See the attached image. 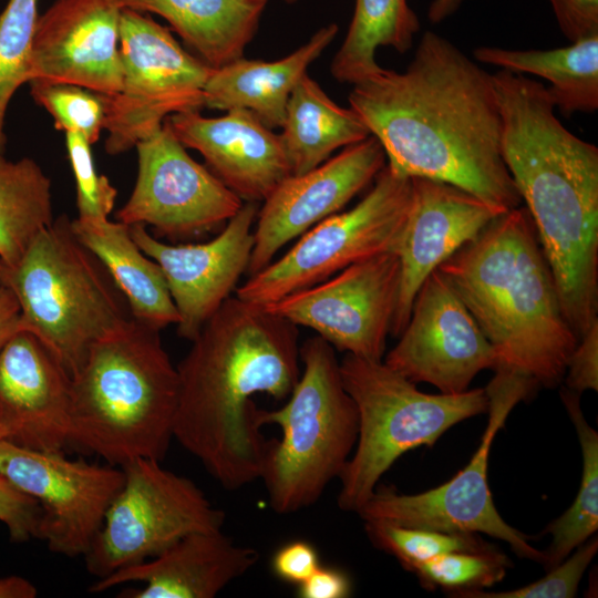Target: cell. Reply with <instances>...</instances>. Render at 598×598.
<instances>
[{"instance_id":"obj_21","label":"cell","mask_w":598,"mask_h":598,"mask_svg":"<svg viewBox=\"0 0 598 598\" xmlns=\"http://www.w3.org/2000/svg\"><path fill=\"white\" fill-rule=\"evenodd\" d=\"M70 383L63 365L28 330L0 350V424L20 446L62 452L70 444Z\"/></svg>"},{"instance_id":"obj_22","label":"cell","mask_w":598,"mask_h":598,"mask_svg":"<svg viewBox=\"0 0 598 598\" xmlns=\"http://www.w3.org/2000/svg\"><path fill=\"white\" fill-rule=\"evenodd\" d=\"M166 123L244 202H264L291 175L280 136L248 110H229L218 117L190 110L171 115Z\"/></svg>"},{"instance_id":"obj_32","label":"cell","mask_w":598,"mask_h":598,"mask_svg":"<svg viewBox=\"0 0 598 598\" xmlns=\"http://www.w3.org/2000/svg\"><path fill=\"white\" fill-rule=\"evenodd\" d=\"M38 0H9L0 14V154L4 153L6 114L17 90L30 80Z\"/></svg>"},{"instance_id":"obj_5","label":"cell","mask_w":598,"mask_h":598,"mask_svg":"<svg viewBox=\"0 0 598 598\" xmlns=\"http://www.w3.org/2000/svg\"><path fill=\"white\" fill-rule=\"evenodd\" d=\"M159 331L133 319L90 348L71 377L70 444L114 466L164 458L179 382Z\"/></svg>"},{"instance_id":"obj_33","label":"cell","mask_w":598,"mask_h":598,"mask_svg":"<svg viewBox=\"0 0 598 598\" xmlns=\"http://www.w3.org/2000/svg\"><path fill=\"white\" fill-rule=\"evenodd\" d=\"M364 528L378 548L394 556L408 570L444 554L492 546L475 533H447L379 520L364 522Z\"/></svg>"},{"instance_id":"obj_16","label":"cell","mask_w":598,"mask_h":598,"mask_svg":"<svg viewBox=\"0 0 598 598\" xmlns=\"http://www.w3.org/2000/svg\"><path fill=\"white\" fill-rule=\"evenodd\" d=\"M383 362L415 384L457 394L470 389L477 373L494 370L498 360L466 306L435 269L421 285L409 321Z\"/></svg>"},{"instance_id":"obj_19","label":"cell","mask_w":598,"mask_h":598,"mask_svg":"<svg viewBox=\"0 0 598 598\" xmlns=\"http://www.w3.org/2000/svg\"><path fill=\"white\" fill-rule=\"evenodd\" d=\"M115 0H56L39 16L30 80L79 85L112 96L122 84Z\"/></svg>"},{"instance_id":"obj_39","label":"cell","mask_w":598,"mask_h":598,"mask_svg":"<svg viewBox=\"0 0 598 598\" xmlns=\"http://www.w3.org/2000/svg\"><path fill=\"white\" fill-rule=\"evenodd\" d=\"M566 388L580 394L598 390V320L579 338L567 363Z\"/></svg>"},{"instance_id":"obj_40","label":"cell","mask_w":598,"mask_h":598,"mask_svg":"<svg viewBox=\"0 0 598 598\" xmlns=\"http://www.w3.org/2000/svg\"><path fill=\"white\" fill-rule=\"evenodd\" d=\"M561 33L575 42L598 33V0H548Z\"/></svg>"},{"instance_id":"obj_48","label":"cell","mask_w":598,"mask_h":598,"mask_svg":"<svg viewBox=\"0 0 598 598\" xmlns=\"http://www.w3.org/2000/svg\"><path fill=\"white\" fill-rule=\"evenodd\" d=\"M283 1H286V2H288V3H293V2H297V1H299V0H283Z\"/></svg>"},{"instance_id":"obj_2","label":"cell","mask_w":598,"mask_h":598,"mask_svg":"<svg viewBox=\"0 0 598 598\" xmlns=\"http://www.w3.org/2000/svg\"><path fill=\"white\" fill-rule=\"evenodd\" d=\"M298 327L265 307L229 297L176 367L174 439L226 489L260 477L267 440L256 394L281 401L300 377Z\"/></svg>"},{"instance_id":"obj_24","label":"cell","mask_w":598,"mask_h":598,"mask_svg":"<svg viewBox=\"0 0 598 598\" xmlns=\"http://www.w3.org/2000/svg\"><path fill=\"white\" fill-rule=\"evenodd\" d=\"M338 30L336 23L320 28L305 44L279 60L241 56L214 69L204 87V106L226 112L248 110L268 127H281L291 92Z\"/></svg>"},{"instance_id":"obj_44","label":"cell","mask_w":598,"mask_h":598,"mask_svg":"<svg viewBox=\"0 0 598 598\" xmlns=\"http://www.w3.org/2000/svg\"><path fill=\"white\" fill-rule=\"evenodd\" d=\"M37 595L34 585L21 576L0 578V598H34Z\"/></svg>"},{"instance_id":"obj_1","label":"cell","mask_w":598,"mask_h":598,"mask_svg":"<svg viewBox=\"0 0 598 598\" xmlns=\"http://www.w3.org/2000/svg\"><path fill=\"white\" fill-rule=\"evenodd\" d=\"M352 86L350 107L393 173L455 185L504 210L520 206L492 74L448 39L426 31L404 71L381 68Z\"/></svg>"},{"instance_id":"obj_28","label":"cell","mask_w":598,"mask_h":598,"mask_svg":"<svg viewBox=\"0 0 598 598\" xmlns=\"http://www.w3.org/2000/svg\"><path fill=\"white\" fill-rule=\"evenodd\" d=\"M477 62L547 80L548 94L564 116L598 110V33L549 50L478 47Z\"/></svg>"},{"instance_id":"obj_29","label":"cell","mask_w":598,"mask_h":598,"mask_svg":"<svg viewBox=\"0 0 598 598\" xmlns=\"http://www.w3.org/2000/svg\"><path fill=\"white\" fill-rule=\"evenodd\" d=\"M421 23L408 0H355L347 35L331 63L332 76L355 84L378 72L379 47L409 51Z\"/></svg>"},{"instance_id":"obj_17","label":"cell","mask_w":598,"mask_h":598,"mask_svg":"<svg viewBox=\"0 0 598 598\" xmlns=\"http://www.w3.org/2000/svg\"><path fill=\"white\" fill-rule=\"evenodd\" d=\"M258 209L259 203L245 202L216 237L199 244H166L144 225H128L136 245L163 270L181 338L192 341L247 272Z\"/></svg>"},{"instance_id":"obj_47","label":"cell","mask_w":598,"mask_h":598,"mask_svg":"<svg viewBox=\"0 0 598 598\" xmlns=\"http://www.w3.org/2000/svg\"><path fill=\"white\" fill-rule=\"evenodd\" d=\"M7 437V433L3 429V426L0 424V440H3Z\"/></svg>"},{"instance_id":"obj_3","label":"cell","mask_w":598,"mask_h":598,"mask_svg":"<svg viewBox=\"0 0 598 598\" xmlns=\"http://www.w3.org/2000/svg\"><path fill=\"white\" fill-rule=\"evenodd\" d=\"M492 78L502 156L579 340L598 320V147L564 126L540 82L507 70Z\"/></svg>"},{"instance_id":"obj_46","label":"cell","mask_w":598,"mask_h":598,"mask_svg":"<svg viewBox=\"0 0 598 598\" xmlns=\"http://www.w3.org/2000/svg\"><path fill=\"white\" fill-rule=\"evenodd\" d=\"M4 265L2 260L0 259V286L2 285V274H3Z\"/></svg>"},{"instance_id":"obj_18","label":"cell","mask_w":598,"mask_h":598,"mask_svg":"<svg viewBox=\"0 0 598 598\" xmlns=\"http://www.w3.org/2000/svg\"><path fill=\"white\" fill-rule=\"evenodd\" d=\"M385 162L382 145L370 135L315 168L286 177L258 209L247 275L266 267L289 241L339 213L375 179Z\"/></svg>"},{"instance_id":"obj_36","label":"cell","mask_w":598,"mask_h":598,"mask_svg":"<svg viewBox=\"0 0 598 598\" xmlns=\"http://www.w3.org/2000/svg\"><path fill=\"white\" fill-rule=\"evenodd\" d=\"M598 550L597 537L585 542L547 575L526 586L506 591L474 590L457 594L460 598H573L585 570Z\"/></svg>"},{"instance_id":"obj_30","label":"cell","mask_w":598,"mask_h":598,"mask_svg":"<svg viewBox=\"0 0 598 598\" xmlns=\"http://www.w3.org/2000/svg\"><path fill=\"white\" fill-rule=\"evenodd\" d=\"M52 184L29 157L8 161L0 154V259L14 266L33 238L52 224Z\"/></svg>"},{"instance_id":"obj_9","label":"cell","mask_w":598,"mask_h":598,"mask_svg":"<svg viewBox=\"0 0 598 598\" xmlns=\"http://www.w3.org/2000/svg\"><path fill=\"white\" fill-rule=\"evenodd\" d=\"M485 388L488 421L470 463L444 484L419 494L390 487L374 491L357 512L363 522L379 520L447 533H483L506 542L516 555L544 564L545 553L498 514L488 486V456L493 440L514 406L530 398L539 384L518 371L497 367Z\"/></svg>"},{"instance_id":"obj_42","label":"cell","mask_w":598,"mask_h":598,"mask_svg":"<svg viewBox=\"0 0 598 598\" xmlns=\"http://www.w3.org/2000/svg\"><path fill=\"white\" fill-rule=\"evenodd\" d=\"M300 598H346L351 592L349 577L340 569L321 565L300 585Z\"/></svg>"},{"instance_id":"obj_7","label":"cell","mask_w":598,"mask_h":598,"mask_svg":"<svg viewBox=\"0 0 598 598\" xmlns=\"http://www.w3.org/2000/svg\"><path fill=\"white\" fill-rule=\"evenodd\" d=\"M300 361L302 371L287 402L256 412L259 427L281 430L279 440L267 441L259 477L278 514L318 502L339 478L358 439L357 406L343 386L334 348L316 334L300 346Z\"/></svg>"},{"instance_id":"obj_8","label":"cell","mask_w":598,"mask_h":598,"mask_svg":"<svg viewBox=\"0 0 598 598\" xmlns=\"http://www.w3.org/2000/svg\"><path fill=\"white\" fill-rule=\"evenodd\" d=\"M340 373L359 419L353 455L339 476L338 506L342 511L357 513L401 455L432 446L456 423L487 412L485 389L424 393L383 361L346 353Z\"/></svg>"},{"instance_id":"obj_20","label":"cell","mask_w":598,"mask_h":598,"mask_svg":"<svg viewBox=\"0 0 598 598\" xmlns=\"http://www.w3.org/2000/svg\"><path fill=\"white\" fill-rule=\"evenodd\" d=\"M505 212L455 185L411 177L410 207L395 250L401 272L390 334L399 337L405 328L427 276Z\"/></svg>"},{"instance_id":"obj_38","label":"cell","mask_w":598,"mask_h":598,"mask_svg":"<svg viewBox=\"0 0 598 598\" xmlns=\"http://www.w3.org/2000/svg\"><path fill=\"white\" fill-rule=\"evenodd\" d=\"M41 515V506L33 497L0 475V523L6 525L12 542L38 539Z\"/></svg>"},{"instance_id":"obj_43","label":"cell","mask_w":598,"mask_h":598,"mask_svg":"<svg viewBox=\"0 0 598 598\" xmlns=\"http://www.w3.org/2000/svg\"><path fill=\"white\" fill-rule=\"evenodd\" d=\"M20 329V306L13 291L0 286V350Z\"/></svg>"},{"instance_id":"obj_4","label":"cell","mask_w":598,"mask_h":598,"mask_svg":"<svg viewBox=\"0 0 598 598\" xmlns=\"http://www.w3.org/2000/svg\"><path fill=\"white\" fill-rule=\"evenodd\" d=\"M437 269L493 346L496 368L545 388L564 380L578 339L526 207L494 218Z\"/></svg>"},{"instance_id":"obj_13","label":"cell","mask_w":598,"mask_h":598,"mask_svg":"<svg viewBox=\"0 0 598 598\" xmlns=\"http://www.w3.org/2000/svg\"><path fill=\"white\" fill-rule=\"evenodd\" d=\"M135 148L137 176L116 213L118 221L148 225L156 238L182 241L225 226L244 205L209 168L189 156L166 121Z\"/></svg>"},{"instance_id":"obj_12","label":"cell","mask_w":598,"mask_h":598,"mask_svg":"<svg viewBox=\"0 0 598 598\" xmlns=\"http://www.w3.org/2000/svg\"><path fill=\"white\" fill-rule=\"evenodd\" d=\"M121 467L124 483L83 556L97 579L153 558L188 534L221 530L225 513L192 480L152 458Z\"/></svg>"},{"instance_id":"obj_6","label":"cell","mask_w":598,"mask_h":598,"mask_svg":"<svg viewBox=\"0 0 598 598\" xmlns=\"http://www.w3.org/2000/svg\"><path fill=\"white\" fill-rule=\"evenodd\" d=\"M2 285L17 297L20 329L35 334L70 378L94 343L133 320L125 297L65 215L42 229L14 266H4Z\"/></svg>"},{"instance_id":"obj_35","label":"cell","mask_w":598,"mask_h":598,"mask_svg":"<svg viewBox=\"0 0 598 598\" xmlns=\"http://www.w3.org/2000/svg\"><path fill=\"white\" fill-rule=\"evenodd\" d=\"M30 94L53 117L58 130L82 134L91 144L104 130L107 96L62 83L31 81Z\"/></svg>"},{"instance_id":"obj_14","label":"cell","mask_w":598,"mask_h":598,"mask_svg":"<svg viewBox=\"0 0 598 598\" xmlns=\"http://www.w3.org/2000/svg\"><path fill=\"white\" fill-rule=\"evenodd\" d=\"M0 475L40 504L38 539L71 558L86 554L124 483L122 467L70 460L6 439L0 440Z\"/></svg>"},{"instance_id":"obj_23","label":"cell","mask_w":598,"mask_h":598,"mask_svg":"<svg viewBox=\"0 0 598 598\" xmlns=\"http://www.w3.org/2000/svg\"><path fill=\"white\" fill-rule=\"evenodd\" d=\"M259 559L252 547L237 545L221 530L188 534L157 556L93 582L89 590L137 582L121 598H213Z\"/></svg>"},{"instance_id":"obj_10","label":"cell","mask_w":598,"mask_h":598,"mask_svg":"<svg viewBox=\"0 0 598 598\" xmlns=\"http://www.w3.org/2000/svg\"><path fill=\"white\" fill-rule=\"evenodd\" d=\"M411 200V177L385 164L370 192L351 209L303 233L279 259L236 288V297L261 307L319 283L377 254L395 252Z\"/></svg>"},{"instance_id":"obj_15","label":"cell","mask_w":598,"mask_h":598,"mask_svg":"<svg viewBox=\"0 0 598 598\" xmlns=\"http://www.w3.org/2000/svg\"><path fill=\"white\" fill-rule=\"evenodd\" d=\"M400 272L395 252L377 254L265 308L297 327L312 329L341 352L382 361Z\"/></svg>"},{"instance_id":"obj_34","label":"cell","mask_w":598,"mask_h":598,"mask_svg":"<svg viewBox=\"0 0 598 598\" xmlns=\"http://www.w3.org/2000/svg\"><path fill=\"white\" fill-rule=\"evenodd\" d=\"M509 567L506 555L491 546L481 550L444 554L416 565L410 571L419 577L424 587L442 588L454 597L499 582Z\"/></svg>"},{"instance_id":"obj_41","label":"cell","mask_w":598,"mask_h":598,"mask_svg":"<svg viewBox=\"0 0 598 598\" xmlns=\"http://www.w3.org/2000/svg\"><path fill=\"white\" fill-rule=\"evenodd\" d=\"M320 566L317 549L308 542L295 540L280 547L274 555L271 568L281 580L300 585Z\"/></svg>"},{"instance_id":"obj_31","label":"cell","mask_w":598,"mask_h":598,"mask_svg":"<svg viewBox=\"0 0 598 598\" xmlns=\"http://www.w3.org/2000/svg\"><path fill=\"white\" fill-rule=\"evenodd\" d=\"M560 396L580 443L582 473L571 506L546 529V533L551 535V543L544 550L543 565L546 570L561 563L598 529V433L584 416L579 403L580 394L564 388Z\"/></svg>"},{"instance_id":"obj_37","label":"cell","mask_w":598,"mask_h":598,"mask_svg":"<svg viewBox=\"0 0 598 598\" xmlns=\"http://www.w3.org/2000/svg\"><path fill=\"white\" fill-rule=\"evenodd\" d=\"M65 145L75 178L78 217L109 218L114 207L116 189L107 177L97 174L92 144L80 133L65 132Z\"/></svg>"},{"instance_id":"obj_45","label":"cell","mask_w":598,"mask_h":598,"mask_svg":"<svg viewBox=\"0 0 598 598\" xmlns=\"http://www.w3.org/2000/svg\"><path fill=\"white\" fill-rule=\"evenodd\" d=\"M467 0H432L427 10V19L439 24L455 14Z\"/></svg>"},{"instance_id":"obj_27","label":"cell","mask_w":598,"mask_h":598,"mask_svg":"<svg viewBox=\"0 0 598 598\" xmlns=\"http://www.w3.org/2000/svg\"><path fill=\"white\" fill-rule=\"evenodd\" d=\"M279 135L291 175L322 164L331 154L370 136L360 116L333 102L305 74L291 92Z\"/></svg>"},{"instance_id":"obj_26","label":"cell","mask_w":598,"mask_h":598,"mask_svg":"<svg viewBox=\"0 0 598 598\" xmlns=\"http://www.w3.org/2000/svg\"><path fill=\"white\" fill-rule=\"evenodd\" d=\"M121 9L165 19L213 69L241 56L255 37L268 0H115Z\"/></svg>"},{"instance_id":"obj_25","label":"cell","mask_w":598,"mask_h":598,"mask_svg":"<svg viewBox=\"0 0 598 598\" xmlns=\"http://www.w3.org/2000/svg\"><path fill=\"white\" fill-rule=\"evenodd\" d=\"M71 227L111 275L135 321L157 330L178 322L162 268L136 245L128 225L78 217Z\"/></svg>"},{"instance_id":"obj_11","label":"cell","mask_w":598,"mask_h":598,"mask_svg":"<svg viewBox=\"0 0 598 598\" xmlns=\"http://www.w3.org/2000/svg\"><path fill=\"white\" fill-rule=\"evenodd\" d=\"M120 91L107 96L105 151L122 154L159 131L173 114L204 107L213 68L187 52L148 13L122 9Z\"/></svg>"}]
</instances>
